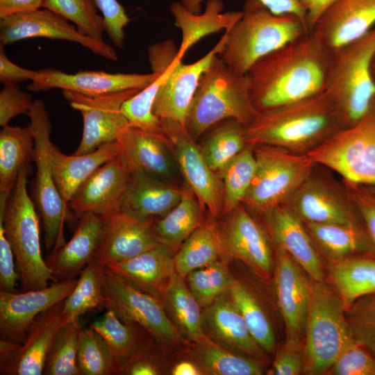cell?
<instances>
[{
  "label": "cell",
  "instance_id": "1",
  "mask_svg": "<svg viewBox=\"0 0 375 375\" xmlns=\"http://www.w3.org/2000/svg\"><path fill=\"white\" fill-rule=\"evenodd\" d=\"M331 58L332 52L309 32L259 59L245 74L258 112L326 92Z\"/></svg>",
  "mask_w": 375,
  "mask_h": 375
},
{
  "label": "cell",
  "instance_id": "2",
  "mask_svg": "<svg viewBox=\"0 0 375 375\" xmlns=\"http://www.w3.org/2000/svg\"><path fill=\"white\" fill-rule=\"evenodd\" d=\"M344 128L326 91L309 99L258 112L245 126L247 145H268L307 153Z\"/></svg>",
  "mask_w": 375,
  "mask_h": 375
},
{
  "label": "cell",
  "instance_id": "3",
  "mask_svg": "<svg viewBox=\"0 0 375 375\" xmlns=\"http://www.w3.org/2000/svg\"><path fill=\"white\" fill-rule=\"evenodd\" d=\"M242 12L241 18L226 31L219 54L240 74L245 75L259 59L310 32L298 15L274 14L258 0H246Z\"/></svg>",
  "mask_w": 375,
  "mask_h": 375
},
{
  "label": "cell",
  "instance_id": "4",
  "mask_svg": "<svg viewBox=\"0 0 375 375\" xmlns=\"http://www.w3.org/2000/svg\"><path fill=\"white\" fill-rule=\"evenodd\" d=\"M246 75L232 70L216 55L203 73L188 114L185 127L195 140L228 119L247 126L258 115Z\"/></svg>",
  "mask_w": 375,
  "mask_h": 375
},
{
  "label": "cell",
  "instance_id": "5",
  "mask_svg": "<svg viewBox=\"0 0 375 375\" xmlns=\"http://www.w3.org/2000/svg\"><path fill=\"white\" fill-rule=\"evenodd\" d=\"M374 53L375 26L332 51L326 92L344 128L360 121L375 100V81L372 73Z\"/></svg>",
  "mask_w": 375,
  "mask_h": 375
},
{
  "label": "cell",
  "instance_id": "6",
  "mask_svg": "<svg viewBox=\"0 0 375 375\" xmlns=\"http://www.w3.org/2000/svg\"><path fill=\"white\" fill-rule=\"evenodd\" d=\"M353 342L344 305L336 291L324 281L311 280L303 344V373L326 374L342 351Z\"/></svg>",
  "mask_w": 375,
  "mask_h": 375
},
{
  "label": "cell",
  "instance_id": "7",
  "mask_svg": "<svg viewBox=\"0 0 375 375\" xmlns=\"http://www.w3.org/2000/svg\"><path fill=\"white\" fill-rule=\"evenodd\" d=\"M29 169H23L0 220L12 249L24 291L40 290L56 282L53 270L43 260L40 238V220L27 189Z\"/></svg>",
  "mask_w": 375,
  "mask_h": 375
},
{
  "label": "cell",
  "instance_id": "8",
  "mask_svg": "<svg viewBox=\"0 0 375 375\" xmlns=\"http://www.w3.org/2000/svg\"><path fill=\"white\" fill-rule=\"evenodd\" d=\"M253 147L256 172L242 203L263 214L285 203L311 176L316 163L307 153L268 145Z\"/></svg>",
  "mask_w": 375,
  "mask_h": 375
},
{
  "label": "cell",
  "instance_id": "9",
  "mask_svg": "<svg viewBox=\"0 0 375 375\" xmlns=\"http://www.w3.org/2000/svg\"><path fill=\"white\" fill-rule=\"evenodd\" d=\"M27 115L35 138V201L42 219L46 249L53 253L66 243L64 224L72 215L63 203L53 176L51 160V125L43 101L34 100Z\"/></svg>",
  "mask_w": 375,
  "mask_h": 375
},
{
  "label": "cell",
  "instance_id": "10",
  "mask_svg": "<svg viewBox=\"0 0 375 375\" xmlns=\"http://www.w3.org/2000/svg\"><path fill=\"white\" fill-rule=\"evenodd\" d=\"M307 154L352 185H375V100L356 124L342 128Z\"/></svg>",
  "mask_w": 375,
  "mask_h": 375
},
{
  "label": "cell",
  "instance_id": "11",
  "mask_svg": "<svg viewBox=\"0 0 375 375\" xmlns=\"http://www.w3.org/2000/svg\"><path fill=\"white\" fill-rule=\"evenodd\" d=\"M103 291L106 308L112 310L124 322L137 324L162 340L175 342L178 339V330L156 297L106 268Z\"/></svg>",
  "mask_w": 375,
  "mask_h": 375
},
{
  "label": "cell",
  "instance_id": "12",
  "mask_svg": "<svg viewBox=\"0 0 375 375\" xmlns=\"http://www.w3.org/2000/svg\"><path fill=\"white\" fill-rule=\"evenodd\" d=\"M140 90L133 89L89 97L62 90L64 99L72 108L81 112L83 121L82 138L74 154L88 153L104 144L116 141L129 126L121 107Z\"/></svg>",
  "mask_w": 375,
  "mask_h": 375
},
{
  "label": "cell",
  "instance_id": "13",
  "mask_svg": "<svg viewBox=\"0 0 375 375\" xmlns=\"http://www.w3.org/2000/svg\"><path fill=\"white\" fill-rule=\"evenodd\" d=\"M64 301L40 313L29 327L22 344L0 340L1 375H41L60 328L69 322Z\"/></svg>",
  "mask_w": 375,
  "mask_h": 375
},
{
  "label": "cell",
  "instance_id": "14",
  "mask_svg": "<svg viewBox=\"0 0 375 375\" xmlns=\"http://www.w3.org/2000/svg\"><path fill=\"white\" fill-rule=\"evenodd\" d=\"M33 38L77 42L106 59L114 61L118 59L112 47L83 34L66 18L49 9H38L0 18L1 45Z\"/></svg>",
  "mask_w": 375,
  "mask_h": 375
},
{
  "label": "cell",
  "instance_id": "15",
  "mask_svg": "<svg viewBox=\"0 0 375 375\" xmlns=\"http://www.w3.org/2000/svg\"><path fill=\"white\" fill-rule=\"evenodd\" d=\"M160 122L164 134L175 149L178 163L190 190L202 209H207L212 217L218 216L224 206L222 181L208 166L201 150L185 126L172 121Z\"/></svg>",
  "mask_w": 375,
  "mask_h": 375
},
{
  "label": "cell",
  "instance_id": "16",
  "mask_svg": "<svg viewBox=\"0 0 375 375\" xmlns=\"http://www.w3.org/2000/svg\"><path fill=\"white\" fill-rule=\"evenodd\" d=\"M274 267L275 290L285 326V343L303 347L311 280L293 258L278 247Z\"/></svg>",
  "mask_w": 375,
  "mask_h": 375
},
{
  "label": "cell",
  "instance_id": "17",
  "mask_svg": "<svg viewBox=\"0 0 375 375\" xmlns=\"http://www.w3.org/2000/svg\"><path fill=\"white\" fill-rule=\"evenodd\" d=\"M78 278H68L48 287L20 293L0 290V338L22 344L27 331L43 311L64 301L73 291Z\"/></svg>",
  "mask_w": 375,
  "mask_h": 375
},
{
  "label": "cell",
  "instance_id": "18",
  "mask_svg": "<svg viewBox=\"0 0 375 375\" xmlns=\"http://www.w3.org/2000/svg\"><path fill=\"white\" fill-rule=\"evenodd\" d=\"M131 178L132 171L119 153L80 186L68 204L72 217L89 212L105 217L121 209Z\"/></svg>",
  "mask_w": 375,
  "mask_h": 375
},
{
  "label": "cell",
  "instance_id": "19",
  "mask_svg": "<svg viewBox=\"0 0 375 375\" xmlns=\"http://www.w3.org/2000/svg\"><path fill=\"white\" fill-rule=\"evenodd\" d=\"M103 217V231L94 260L104 268L162 244L154 232L152 219L140 218L122 209Z\"/></svg>",
  "mask_w": 375,
  "mask_h": 375
},
{
  "label": "cell",
  "instance_id": "20",
  "mask_svg": "<svg viewBox=\"0 0 375 375\" xmlns=\"http://www.w3.org/2000/svg\"><path fill=\"white\" fill-rule=\"evenodd\" d=\"M226 39V31L210 51L192 63L184 64L174 58L172 70L160 87L153 106V112L160 121H172L185 127L199 80L213 58L224 49Z\"/></svg>",
  "mask_w": 375,
  "mask_h": 375
},
{
  "label": "cell",
  "instance_id": "21",
  "mask_svg": "<svg viewBox=\"0 0 375 375\" xmlns=\"http://www.w3.org/2000/svg\"><path fill=\"white\" fill-rule=\"evenodd\" d=\"M160 73L110 74L103 71H80L67 74L54 68L37 70L32 82L26 86L31 92L53 88L76 92L89 97H97L128 90H142L153 83Z\"/></svg>",
  "mask_w": 375,
  "mask_h": 375
},
{
  "label": "cell",
  "instance_id": "22",
  "mask_svg": "<svg viewBox=\"0 0 375 375\" xmlns=\"http://www.w3.org/2000/svg\"><path fill=\"white\" fill-rule=\"evenodd\" d=\"M352 203L332 184L310 176L284 204L304 222L362 224Z\"/></svg>",
  "mask_w": 375,
  "mask_h": 375
},
{
  "label": "cell",
  "instance_id": "23",
  "mask_svg": "<svg viewBox=\"0 0 375 375\" xmlns=\"http://www.w3.org/2000/svg\"><path fill=\"white\" fill-rule=\"evenodd\" d=\"M263 215L276 247L287 251L311 280L324 281L319 252L303 221L285 204L277 206Z\"/></svg>",
  "mask_w": 375,
  "mask_h": 375
},
{
  "label": "cell",
  "instance_id": "24",
  "mask_svg": "<svg viewBox=\"0 0 375 375\" xmlns=\"http://www.w3.org/2000/svg\"><path fill=\"white\" fill-rule=\"evenodd\" d=\"M375 26V0H337L319 17L310 32L331 52Z\"/></svg>",
  "mask_w": 375,
  "mask_h": 375
},
{
  "label": "cell",
  "instance_id": "25",
  "mask_svg": "<svg viewBox=\"0 0 375 375\" xmlns=\"http://www.w3.org/2000/svg\"><path fill=\"white\" fill-rule=\"evenodd\" d=\"M231 213L224 231L228 255L241 260L261 276L269 277L274 259L264 231L242 203Z\"/></svg>",
  "mask_w": 375,
  "mask_h": 375
},
{
  "label": "cell",
  "instance_id": "26",
  "mask_svg": "<svg viewBox=\"0 0 375 375\" xmlns=\"http://www.w3.org/2000/svg\"><path fill=\"white\" fill-rule=\"evenodd\" d=\"M104 227V219L94 213L84 214L72 237L61 248L51 253L47 265L60 281L76 278L95 259Z\"/></svg>",
  "mask_w": 375,
  "mask_h": 375
},
{
  "label": "cell",
  "instance_id": "27",
  "mask_svg": "<svg viewBox=\"0 0 375 375\" xmlns=\"http://www.w3.org/2000/svg\"><path fill=\"white\" fill-rule=\"evenodd\" d=\"M106 269L159 299L177 275L174 256L164 244Z\"/></svg>",
  "mask_w": 375,
  "mask_h": 375
},
{
  "label": "cell",
  "instance_id": "28",
  "mask_svg": "<svg viewBox=\"0 0 375 375\" xmlns=\"http://www.w3.org/2000/svg\"><path fill=\"white\" fill-rule=\"evenodd\" d=\"M116 141L120 154L132 172L140 171L155 177H169L172 174L169 143L165 134L128 126Z\"/></svg>",
  "mask_w": 375,
  "mask_h": 375
},
{
  "label": "cell",
  "instance_id": "29",
  "mask_svg": "<svg viewBox=\"0 0 375 375\" xmlns=\"http://www.w3.org/2000/svg\"><path fill=\"white\" fill-rule=\"evenodd\" d=\"M204 328L220 346L259 359L263 349L250 334L242 316L229 298L221 295L203 312Z\"/></svg>",
  "mask_w": 375,
  "mask_h": 375
},
{
  "label": "cell",
  "instance_id": "30",
  "mask_svg": "<svg viewBox=\"0 0 375 375\" xmlns=\"http://www.w3.org/2000/svg\"><path fill=\"white\" fill-rule=\"evenodd\" d=\"M119 153L117 141L104 144L85 154L66 155L53 144L51 160L55 181L64 205L80 186L102 165Z\"/></svg>",
  "mask_w": 375,
  "mask_h": 375
},
{
  "label": "cell",
  "instance_id": "31",
  "mask_svg": "<svg viewBox=\"0 0 375 375\" xmlns=\"http://www.w3.org/2000/svg\"><path fill=\"white\" fill-rule=\"evenodd\" d=\"M222 0H207L204 11L193 13L178 1L169 7L174 24L182 35L176 57L182 60L185 53L203 38L222 30L228 31L241 18L242 11L223 12Z\"/></svg>",
  "mask_w": 375,
  "mask_h": 375
},
{
  "label": "cell",
  "instance_id": "32",
  "mask_svg": "<svg viewBox=\"0 0 375 375\" xmlns=\"http://www.w3.org/2000/svg\"><path fill=\"white\" fill-rule=\"evenodd\" d=\"M183 192L155 176L133 171L121 209L146 219L163 217L179 202Z\"/></svg>",
  "mask_w": 375,
  "mask_h": 375
},
{
  "label": "cell",
  "instance_id": "33",
  "mask_svg": "<svg viewBox=\"0 0 375 375\" xmlns=\"http://www.w3.org/2000/svg\"><path fill=\"white\" fill-rule=\"evenodd\" d=\"M35 157L32 127L7 125L0 132V206H6L21 172Z\"/></svg>",
  "mask_w": 375,
  "mask_h": 375
},
{
  "label": "cell",
  "instance_id": "34",
  "mask_svg": "<svg viewBox=\"0 0 375 375\" xmlns=\"http://www.w3.org/2000/svg\"><path fill=\"white\" fill-rule=\"evenodd\" d=\"M304 224L319 253L329 261L358 254L375 256L362 224Z\"/></svg>",
  "mask_w": 375,
  "mask_h": 375
},
{
  "label": "cell",
  "instance_id": "35",
  "mask_svg": "<svg viewBox=\"0 0 375 375\" xmlns=\"http://www.w3.org/2000/svg\"><path fill=\"white\" fill-rule=\"evenodd\" d=\"M331 285L347 309L360 297L375 293V256L358 254L329 261Z\"/></svg>",
  "mask_w": 375,
  "mask_h": 375
},
{
  "label": "cell",
  "instance_id": "36",
  "mask_svg": "<svg viewBox=\"0 0 375 375\" xmlns=\"http://www.w3.org/2000/svg\"><path fill=\"white\" fill-rule=\"evenodd\" d=\"M228 254L224 231L214 222L201 224L183 242L174 256L176 273L182 278Z\"/></svg>",
  "mask_w": 375,
  "mask_h": 375
},
{
  "label": "cell",
  "instance_id": "37",
  "mask_svg": "<svg viewBox=\"0 0 375 375\" xmlns=\"http://www.w3.org/2000/svg\"><path fill=\"white\" fill-rule=\"evenodd\" d=\"M195 198L190 190L184 189L179 202L161 219L153 223L154 232L161 243L171 249L181 247L202 224V208Z\"/></svg>",
  "mask_w": 375,
  "mask_h": 375
},
{
  "label": "cell",
  "instance_id": "38",
  "mask_svg": "<svg viewBox=\"0 0 375 375\" xmlns=\"http://www.w3.org/2000/svg\"><path fill=\"white\" fill-rule=\"evenodd\" d=\"M194 358L203 372L212 375H261L263 369L254 358L240 355L212 340L195 343Z\"/></svg>",
  "mask_w": 375,
  "mask_h": 375
},
{
  "label": "cell",
  "instance_id": "39",
  "mask_svg": "<svg viewBox=\"0 0 375 375\" xmlns=\"http://www.w3.org/2000/svg\"><path fill=\"white\" fill-rule=\"evenodd\" d=\"M231 301L242 316L250 334L265 351L275 349V335L269 317L260 303L244 284L233 280L228 290Z\"/></svg>",
  "mask_w": 375,
  "mask_h": 375
},
{
  "label": "cell",
  "instance_id": "40",
  "mask_svg": "<svg viewBox=\"0 0 375 375\" xmlns=\"http://www.w3.org/2000/svg\"><path fill=\"white\" fill-rule=\"evenodd\" d=\"M105 269L94 260L81 272L74 289L64 300L63 310L68 322L78 321L88 311L106 307L103 291Z\"/></svg>",
  "mask_w": 375,
  "mask_h": 375
},
{
  "label": "cell",
  "instance_id": "41",
  "mask_svg": "<svg viewBox=\"0 0 375 375\" xmlns=\"http://www.w3.org/2000/svg\"><path fill=\"white\" fill-rule=\"evenodd\" d=\"M77 365L80 375L122 374V365L104 339L92 327H82L78 336Z\"/></svg>",
  "mask_w": 375,
  "mask_h": 375
},
{
  "label": "cell",
  "instance_id": "42",
  "mask_svg": "<svg viewBox=\"0 0 375 375\" xmlns=\"http://www.w3.org/2000/svg\"><path fill=\"white\" fill-rule=\"evenodd\" d=\"M165 297L177 324L190 340L195 343L210 340L205 334L201 306L178 274L167 290Z\"/></svg>",
  "mask_w": 375,
  "mask_h": 375
},
{
  "label": "cell",
  "instance_id": "43",
  "mask_svg": "<svg viewBox=\"0 0 375 375\" xmlns=\"http://www.w3.org/2000/svg\"><path fill=\"white\" fill-rule=\"evenodd\" d=\"M205 142L202 154L208 166L219 172L246 147L245 126L235 119L217 123Z\"/></svg>",
  "mask_w": 375,
  "mask_h": 375
},
{
  "label": "cell",
  "instance_id": "44",
  "mask_svg": "<svg viewBox=\"0 0 375 375\" xmlns=\"http://www.w3.org/2000/svg\"><path fill=\"white\" fill-rule=\"evenodd\" d=\"M245 147L218 172L224 188L223 210L227 213L242 203L256 172L254 151L251 146Z\"/></svg>",
  "mask_w": 375,
  "mask_h": 375
},
{
  "label": "cell",
  "instance_id": "45",
  "mask_svg": "<svg viewBox=\"0 0 375 375\" xmlns=\"http://www.w3.org/2000/svg\"><path fill=\"white\" fill-rule=\"evenodd\" d=\"M174 60L158 72L160 74L153 83L123 103L121 111L128 122L129 126L152 133L164 134L160 120L153 112V106L160 87L172 70Z\"/></svg>",
  "mask_w": 375,
  "mask_h": 375
},
{
  "label": "cell",
  "instance_id": "46",
  "mask_svg": "<svg viewBox=\"0 0 375 375\" xmlns=\"http://www.w3.org/2000/svg\"><path fill=\"white\" fill-rule=\"evenodd\" d=\"M78 321L65 323L58 332L47 355L43 374L80 375L77 365Z\"/></svg>",
  "mask_w": 375,
  "mask_h": 375
},
{
  "label": "cell",
  "instance_id": "47",
  "mask_svg": "<svg viewBox=\"0 0 375 375\" xmlns=\"http://www.w3.org/2000/svg\"><path fill=\"white\" fill-rule=\"evenodd\" d=\"M188 287L201 307H207L226 292L233 278L222 260L197 269L188 276Z\"/></svg>",
  "mask_w": 375,
  "mask_h": 375
},
{
  "label": "cell",
  "instance_id": "48",
  "mask_svg": "<svg viewBox=\"0 0 375 375\" xmlns=\"http://www.w3.org/2000/svg\"><path fill=\"white\" fill-rule=\"evenodd\" d=\"M93 0H44L42 8L52 10L72 22L83 34L103 42V19Z\"/></svg>",
  "mask_w": 375,
  "mask_h": 375
},
{
  "label": "cell",
  "instance_id": "49",
  "mask_svg": "<svg viewBox=\"0 0 375 375\" xmlns=\"http://www.w3.org/2000/svg\"><path fill=\"white\" fill-rule=\"evenodd\" d=\"M133 326L134 323L122 322L112 310L108 309L101 319L90 326L104 339L122 365L138 345L139 337Z\"/></svg>",
  "mask_w": 375,
  "mask_h": 375
},
{
  "label": "cell",
  "instance_id": "50",
  "mask_svg": "<svg viewBox=\"0 0 375 375\" xmlns=\"http://www.w3.org/2000/svg\"><path fill=\"white\" fill-rule=\"evenodd\" d=\"M345 315L355 341L375 358V293L357 299Z\"/></svg>",
  "mask_w": 375,
  "mask_h": 375
},
{
  "label": "cell",
  "instance_id": "51",
  "mask_svg": "<svg viewBox=\"0 0 375 375\" xmlns=\"http://www.w3.org/2000/svg\"><path fill=\"white\" fill-rule=\"evenodd\" d=\"M326 374L375 375V358L355 341L342 351Z\"/></svg>",
  "mask_w": 375,
  "mask_h": 375
},
{
  "label": "cell",
  "instance_id": "52",
  "mask_svg": "<svg viewBox=\"0 0 375 375\" xmlns=\"http://www.w3.org/2000/svg\"><path fill=\"white\" fill-rule=\"evenodd\" d=\"M103 15L105 31L113 44L122 48L124 42V27L131 19L117 0H93Z\"/></svg>",
  "mask_w": 375,
  "mask_h": 375
},
{
  "label": "cell",
  "instance_id": "53",
  "mask_svg": "<svg viewBox=\"0 0 375 375\" xmlns=\"http://www.w3.org/2000/svg\"><path fill=\"white\" fill-rule=\"evenodd\" d=\"M33 100L32 95L17 84H6L0 92V125L4 127L17 115H28Z\"/></svg>",
  "mask_w": 375,
  "mask_h": 375
},
{
  "label": "cell",
  "instance_id": "54",
  "mask_svg": "<svg viewBox=\"0 0 375 375\" xmlns=\"http://www.w3.org/2000/svg\"><path fill=\"white\" fill-rule=\"evenodd\" d=\"M348 196L360 213L362 224L375 253V198L356 185L347 183Z\"/></svg>",
  "mask_w": 375,
  "mask_h": 375
},
{
  "label": "cell",
  "instance_id": "55",
  "mask_svg": "<svg viewBox=\"0 0 375 375\" xmlns=\"http://www.w3.org/2000/svg\"><path fill=\"white\" fill-rule=\"evenodd\" d=\"M15 256L8 240L3 222L0 220V288L15 292L17 281L19 278L15 270Z\"/></svg>",
  "mask_w": 375,
  "mask_h": 375
},
{
  "label": "cell",
  "instance_id": "56",
  "mask_svg": "<svg viewBox=\"0 0 375 375\" xmlns=\"http://www.w3.org/2000/svg\"><path fill=\"white\" fill-rule=\"evenodd\" d=\"M303 372V347L285 343L267 374L297 375Z\"/></svg>",
  "mask_w": 375,
  "mask_h": 375
},
{
  "label": "cell",
  "instance_id": "57",
  "mask_svg": "<svg viewBox=\"0 0 375 375\" xmlns=\"http://www.w3.org/2000/svg\"><path fill=\"white\" fill-rule=\"evenodd\" d=\"M204 0H180L190 12L201 13ZM274 14L293 13L298 15L306 24V17L301 0H258ZM308 26V24H307Z\"/></svg>",
  "mask_w": 375,
  "mask_h": 375
},
{
  "label": "cell",
  "instance_id": "58",
  "mask_svg": "<svg viewBox=\"0 0 375 375\" xmlns=\"http://www.w3.org/2000/svg\"><path fill=\"white\" fill-rule=\"evenodd\" d=\"M37 70L22 68L12 61L6 55L4 46H0V81L4 85L17 84L26 80H33Z\"/></svg>",
  "mask_w": 375,
  "mask_h": 375
},
{
  "label": "cell",
  "instance_id": "59",
  "mask_svg": "<svg viewBox=\"0 0 375 375\" xmlns=\"http://www.w3.org/2000/svg\"><path fill=\"white\" fill-rule=\"evenodd\" d=\"M44 0H0V18L34 11L42 8Z\"/></svg>",
  "mask_w": 375,
  "mask_h": 375
},
{
  "label": "cell",
  "instance_id": "60",
  "mask_svg": "<svg viewBox=\"0 0 375 375\" xmlns=\"http://www.w3.org/2000/svg\"><path fill=\"white\" fill-rule=\"evenodd\" d=\"M337 0H301L310 32L322 14Z\"/></svg>",
  "mask_w": 375,
  "mask_h": 375
},
{
  "label": "cell",
  "instance_id": "61",
  "mask_svg": "<svg viewBox=\"0 0 375 375\" xmlns=\"http://www.w3.org/2000/svg\"><path fill=\"white\" fill-rule=\"evenodd\" d=\"M173 375H200L203 372L199 367L188 361H181L177 363L173 368Z\"/></svg>",
  "mask_w": 375,
  "mask_h": 375
},
{
  "label": "cell",
  "instance_id": "62",
  "mask_svg": "<svg viewBox=\"0 0 375 375\" xmlns=\"http://www.w3.org/2000/svg\"><path fill=\"white\" fill-rule=\"evenodd\" d=\"M372 73L373 78L375 81V53H374L372 63Z\"/></svg>",
  "mask_w": 375,
  "mask_h": 375
},
{
  "label": "cell",
  "instance_id": "63",
  "mask_svg": "<svg viewBox=\"0 0 375 375\" xmlns=\"http://www.w3.org/2000/svg\"><path fill=\"white\" fill-rule=\"evenodd\" d=\"M370 194L375 198V188L371 190Z\"/></svg>",
  "mask_w": 375,
  "mask_h": 375
}]
</instances>
